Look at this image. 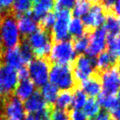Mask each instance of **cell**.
Instances as JSON below:
<instances>
[{"label":"cell","instance_id":"obj_39","mask_svg":"<svg viewBox=\"0 0 120 120\" xmlns=\"http://www.w3.org/2000/svg\"><path fill=\"white\" fill-rule=\"evenodd\" d=\"M17 74L18 78H19V80L21 79H29V74H28V70L26 67H22L21 69H20L19 70H17Z\"/></svg>","mask_w":120,"mask_h":120},{"label":"cell","instance_id":"obj_16","mask_svg":"<svg viewBox=\"0 0 120 120\" xmlns=\"http://www.w3.org/2000/svg\"><path fill=\"white\" fill-rule=\"evenodd\" d=\"M54 7V0H37L35 4H33L30 15L32 18L39 23L45 15L50 11H53Z\"/></svg>","mask_w":120,"mask_h":120},{"label":"cell","instance_id":"obj_34","mask_svg":"<svg viewBox=\"0 0 120 120\" xmlns=\"http://www.w3.org/2000/svg\"><path fill=\"white\" fill-rule=\"evenodd\" d=\"M51 120H68L69 114L67 110L55 109L50 114Z\"/></svg>","mask_w":120,"mask_h":120},{"label":"cell","instance_id":"obj_43","mask_svg":"<svg viewBox=\"0 0 120 120\" xmlns=\"http://www.w3.org/2000/svg\"><path fill=\"white\" fill-rule=\"evenodd\" d=\"M3 12H4V10L3 9V8L1 7V5H0V18H1V16H3Z\"/></svg>","mask_w":120,"mask_h":120},{"label":"cell","instance_id":"obj_6","mask_svg":"<svg viewBox=\"0 0 120 120\" xmlns=\"http://www.w3.org/2000/svg\"><path fill=\"white\" fill-rule=\"evenodd\" d=\"M55 11L56 20L51 30L52 39L55 42L70 40L68 26L72 19V12L67 9H59Z\"/></svg>","mask_w":120,"mask_h":120},{"label":"cell","instance_id":"obj_7","mask_svg":"<svg viewBox=\"0 0 120 120\" xmlns=\"http://www.w3.org/2000/svg\"><path fill=\"white\" fill-rule=\"evenodd\" d=\"M107 13L100 2L93 3L88 13L82 17L87 32L90 33L95 29L102 27L105 21Z\"/></svg>","mask_w":120,"mask_h":120},{"label":"cell","instance_id":"obj_17","mask_svg":"<svg viewBox=\"0 0 120 120\" xmlns=\"http://www.w3.org/2000/svg\"><path fill=\"white\" fill-rule=\"evenodd\" d=\"M81 90L90 98H95L99 96L102 92V87L99 79L95 76L89 78L82 81L81 84Z\"/></svg>","mask_w":120,"mask_h":120},{"label":"cell","instance_id":"obj_1","mask_svg":"<svg viewBox=\"0 0 120 120\" xmlns=\"http://www.w3.org/2000/svg\"><path fill=\"white\" fill-rule=\"evenodd\" d=\"M21 40L16 16L11 10L4 11L0 18V42L7 50L17 48Z\"/></svg>","mask_w":120,"mask_h":120},{"label":"cell","instance_id":"obj_42","mask_svg":"<svg viewBox=\"0 0 120 120\" xmlns=\"http://www.w3.org/2000/svg\"><path fill=\"white\" fill-rule=\"evenodd\" d=\"M3 106H4V99L0 96V111L3 109Z\"/></svg>","mask_w":120,"mask_h":120},{"label":"cell","instance_id":"obj_37","mask_svg":"<svg viewBox=\"0 0 120 120\" xmlns=\"http://www.w3.org/2000/svg\"><path fill=\"white\" fill-rule=\"evenodd\" d=\"M110 112V117L113 120H120V101Z\"/></svg>","mask_w":120,"mask_h":120},{"label":"cell","instance_id":"obj_27","mask_svg":"<svg viewBox=\"0 0 120 120\" xmlns=\"http://www.w3.org/2000/svg\"><path fill=\"white\" fill-rule=\"evenodd\" d=\"M91 4L92 3L91 0H77L75 6L72 8V15H73V16L76 18L83 17L88 13Z\"/></svg>","mask_w":120,"mask_h":120},{"label":"cell","instance_id":"obj_49","mask_svg":"<svg viewBox=\"0 0 120 120\" xmlns=\"http://www.w3.org/2000/svg\"><path fill=\"white\" fill-rule=\"evenodd\" d=\"M119 28H120V17H119Z\"/></svg>","mask_w":120,"mask_h":120},{"label":"cell","instance_id":"obj_23","mask_svg":"<svg viewBox=\"0 0 120 120\" xmlns=\"http://www.w3.org/2000/svg\"><path fill=\"white\" fill-rule=\"evenodd\" d=\"M98 102L100 108H104L105 110L111 111L119 103V100L118 96L115 95H110L101 92V94L98 96Z\"/></svg>","mask_w":120,"mask_h":120},{"label":"cell","instance_id":"obj_48","mask_svg":"<svg viewBox=\"0 0 120 120\" xmlns=\"http://www.w3.org/2000/svg\"><path fill=\"white\" fill-rule=\"evenodd\" d=\"M36 1H37V0H31L32 3H35V2H36Z\"/></svg>","mask_w":120,"mask_h":120},{"label":"cell","instance_id":"obj_47","mask_svg":"<svg viewBox=\"0 0 120 120\" xmlns=\"http://www.w3.org/2000/svg\"><path fill=\"white\" fill-rule=\"evenodd\" d=\"M0 120H4V119H3V115H2L1 114H0Z\"/></svg>","mask_w":120,"mask_h":120},{"label":"cell","instance_id":"obj_30","mask_svg":"<svg viewBox=\"0 0 120 120\" xmlns=\"http://www.w3.org/2000/svg\"><path fill=\"white\" fill-rule=\"evenodd\" d=\"M73 48L76 53L82 54L86 52L89 44V32L78 38H73Z\"/></svg>","mask_w":120,"mask_h":120},{"label":"cell","instance_id":"obj_22","mask_svg":"<svg viewBox=\"0 0 120 120\" xmlns=\"http://www.w3.org/2000/svg\"><path fill=\"white\" fill-rule=\"evenodd\" d=\"M58 94H59V90L50 82L43 86L40 90V95L47 104H54Z\"/></svg>","mask_w":120,"mask_h":120},{"label":"cell","instance_id":"obj_15","mask_svg":"<svg viewBox=\"0 0 120 120\" xmlns=\"http://www.w3.org/2000/svg\"><path fill=\"white\" fill-rule=\"evenodd\" d=\"M1 62L13 68L17 71L24 67L26 65L18 47L12 49H7L2 57Z\"/></svg>","mask_w":120,"mask_h":120},{"label":"cell","instance_id":"obj_41","mask_svg":"<svg viewBox=\"0 0 120 120\" xmlns=\"http://www.w3.org/2000/svg\"><path fill=\"white\" fill-rule=\"evenodd\" d=\"M48 119V115H38V114H28L24 120H42Z\"/></svg>","mask_w":120,"mask_h":120},{"label":"cell","instance_id":"obj_25","mask_svg":"<svg viewBox=\"0 0 120 120\" xmlns=\"http://www.w3.org/2000/svg\"><path fill=\"white\" fill-rule=\"evenodd\" d=\"M68 33L69 35L73 38L81 37L87 33L85 25L81 18L73 17L72 19H71L68 26Z\"/></svg>","mask_w":120,"mask_h":120},{"label":"cell","instance_id":"obj_10","mask_svg":"<svg viewBox=\"0 0 120 120\" xmlns=\"http://www.w3.org/2000/svg\"><path fill=\"white\" fill-rule=\"evenodd\" d=\"M3 110L4 120H24L26 116L22 101L16 96L5 98Z\"/></svg>","mask_w":120,"mask_h":120},{"label":"cell","instance_id":"obj_13","mask_svg":"<svg viewBox=\"0 0 120 120\" xmlns=\"http://www.w3.org/2000/svg\"><path fill=\"white\" fill-rule=\"evenodd\" d=\"M25 110L30 114L49 115L48 104L45 102L40 92H35L23 103Z\"/></svg>","mask_w":120,"mask_h":120},{"label":"cell","instance_id":"obj_2","mask_svg":"<svg viewBox=\"0 0 120 120\" xmlns=\"http://www.w3.org/2000/svg\"><path fill=\"white\" fill-rule=\"evenodd\" d=\"M49 82L58 90L70 91L75 87L76 79L70 65H53L50 66Z\"/></svg>","mask_w":120,"mask_h":120},{"label":"cell","instance_id":"obj_26","mask_svg":"<svg viewBox=\"0 0 120 120\" xmlns=\"http://www.w3.org/2000/svg\"><path fill=\"white\" fill-rule=\"evenodd\" d=\"M72 93L70 91H62L58 94L54 104L56 109L67 110L70 106H72Z\"/></svg>","mask_w":120,"mask_h":120},{"label":"cell","instance_id":"obj_28","mask_svg":"<svg viewBox=\"0 0 120 120\" xmlns=\"http://www.w3.org/2000/svg\"><path fill=\"white\" fill-rule=\"evenodd\" d=\"M82 112L87 118H93L100 112V106L98 101L95 98H88L82 108Z\"/></svg>","mask_w":120,"mask_h":120},{"label":"cell","instance_id":"obj_21","mask_svg":"<svg viewBox=\"0 0 120 120\" xmlns=\"http://www.w3.org/2000/svg\"><path fill=\"white\" fill-rule=\"evenodd\" d=\"M103 27L105 30L107 35H115L120 33L119 19L112 12L107 13L105 21H104Z\"/></svg>","mask_w":120,"mask_h":120},{"label":"cell","instance_id":"obj_44","mask_svg":"<svg viewBox=\"0 0 120 120\" xmlns=\"http://www.w3.org/2000/svg\"><path fill=\"white\" fill-rule=\"evenodd\" d=\"M102 0H91V2L93 3H99V2H101Z\"/></svg>","mask_w":120,"mask_h":120},{"label":"cell","instance_id":"obj_32","mask_svg":"<svg viewBox=\"0 0 120 120\" xmlns=\"http://www.w3.org/2000/svg\"><path fill=\"white\" fill-rule=\"evenodd\" d=\"M55 20H56L55 13L54 11H50L40 20V21L39 22L40 23V28L51 32L52 28L54 25Z\"/></svg>","mask_w":120,"mask_h":120},{"label":"cell","instance_id":"obj_45","mask_svg":"<svg viewBox=\"0 0 120 120\" xmlns=\"http://www.w3.org/2000/svg\"><path fill=\"white\" fill-rule=\"evenodd\" d=\"M118 98H119V101H120V89H119V92H118Z\"/></svg>","mask_w":120,"mask_h":120},{"label":"cell","instance_id":"obj_31","mask_svg":"<svg viewBox=\"0 0 120 120\" xmlns=\"http://www.w3.org/2000/svg\"><path fill=\"white\" fill-rule=\"evenodd\" d=\"M19 51L21 52V55L24 60L25 63L28 64L30 60L34 59V54L32 52V49L30 48V45L28 44L27 41L26 39H21L19 46Z\"/></svg>","mask_w":120,"mask_h":120},{"label":"cell","instance_id":"obj_40","mask_svg":"<svg viewBox=\"0 0 120 120\" xmlns=\"http://www.w3.org/2000/svg\"><path fill=\"white\" fill-rule=\"evenodd\" d=\"M110 12H112L113 14L115 15L116 16H118L120 17V0H117V1L114 3Z\"/></svg>","mask_w":120,"mask_h":120},{"label":"cell","instance_id":"obj_35","mask_svg":"<svg viewBox=\"0 0 120 120\" xmlns=\"http://www.w3.org/2000/svg\"><path fill=\"white\" fill-rule=\"evenodd\" d=\"M69 118L71 120H88V118L82 112V110H78V109H73L71 112Z\"/></svg>","mask_w":120,"mask_h":120},{"label":"cell","instance_id":"obj_8","mask_svg":"<svg viewBox=\"0 0 120 120\" xmlns=\"http://www.w3.org/2000/svg\"><path fill=\"white\" fill-rule=\"evenodd\" d=\"M107 48V33L104 27L95 29L89 33V44L86 53L87 56L94 59L104 52Z\"/></svg>","mask_w":120,"mask_h":120},{"label":"cell","instance_id":"obj_38","mask_svg":"<svg viewBox=\"0 0 120 120\" xmlns=\"http://www.w3.org/2000/svg\"><path fill=\"white\" fill-rule=\"evenodd\" d=\"M14 0H0V5L4 11H9L11 10Z\"/></svg>","mask_w":120,"mask_h":120},{"label":"cell","instance_id":"obj_5","mask_svg":"<svg viewBox=\"0 0 120 120\" xmlns=\"http://www.w3.org/2000/svg\"><path fill=\"white\" fill-rule=\"evenodd\" d=\"M50 65L46 58H34L28 63V74L35 87H42L49 82Z\"/></svg>","mask_w":120,"mask_h":120},{"label":"cell","instance_id":"obj_3","mask_svg":"<svg viewBox=\"0 0 120 120\" xmlns=\"http://www.w3.org/2000/svg\"><path fill=\"white\" fill-rule=\"evenodd\" d=\"M24 39L27 41L35 58H45L50 55L53 45L50 31L39 27L36 31Z\"/></svg>","mask_w":120,"mask_h":120},{"label":"cell","instance_id":"obj_19","mask_svg":"<svg viewBox=\"0 0 120 120\" xmlns=\"http://www.w3.org/2000/svg\"><path fill=\"white\" fill-rule=\"evenodd\" d=\"M33 8V3L31 0H14L11 11L16 18L22 15L30 14Z\"/></svg>","mask_w":120,"mask_h":120},{"label":"cell","instance_id":"obj_14","mask_svg":"<svg viewBox=\"0 0 120 120\" xmlns=\"http://www.w3.org/2000/svg\"><path fill=\"white\" fill-rule=\"evenodd\" d=\"M17 22L21 39L26 38L39 28V24L32 18L30 14L18 16L17 18Z\"/></svg>","mask_w":120,"mask_h":120},{"label":"cell","instance_id":"obj_36","mask_svg":"<svg viewBox=\"0 0 120 120\" xmlns=\"http://www.w3.org/2000/svg\"><path fill=\"white\" fill-rule=\"evenodd\" d=\"M91 120H113L110 117V114L106 111H100L95 117L91 118Z\"/></svg>","mask_w":120,"mask_h":120},{"label":"cell","instance_id":"obj_9","mask_svg":"<svg viewBox=\"0 0 120 120\" xmlns=\"http://www.w3.org/2000/svg\"><path fill=\"white\" fill-rule=\"evenodd\" d=\"M95 71V59L87 56V55H79L74 60V66L72 69L73 75L77 81H82L92 77Z\"/></svg>","mask_w":120,"mask_h":120},{"label":"cell","instance_id":"obj_24","mask_svg":"<svg viewBox=\"0 0 120 120\" xmlns=\"http://www.w3.org/2000/svg\"><path fill=\"white\" fill-rule=\"evenodd\" d=\"M107 48L108 52L116 60L120 59V33L115 35H107Z\"/></svg>","mask_w":120,"mask_h":120},{"label":"cell","instance_id":"obj_33","mask_svg":"<svg viewBox=\"0 0 120 120\" xmlns=\"http://www.w3.org/2000/svg\"><path fill=\"white\" fill-rule=\"evenodd\" d=\"M77 1V0H54L55 2L54 10L55 11L59 9L71 10L75 6Z\"/></svg>","mask_w":120,"mask_h":120},{"label":"cell","instance_id":"obj_29","mask_svg":"<svg viewBox=\"0 0 120 120\" xmlns=\"http://www.w3.org/2000/svg\"><path fill=\"white\" fill-rule=\"evenodd\" d=\"M87 96L82 92L81 89H77L72 93V106L74 109L82 110L84 105L87 101Z\"/></svg>","mask_w":120,"mask_h":120},{"label":"cell","instance_id":"obj_11","mask_svg":"<svg viewBox=\"0 0 120 120\" xmlns=\"http://www.w3.org/2000/svg\"><path fill=\"white\" fill-rule=\"evenodd\" d=\"M18 82L17 71L0 61V87L3 95H8L13 92Z\"/></svg>","mask_w":120,"mask_h":120},{"label":"cell","instance_id":"obj_4","mask_svg":"<svg viewBox=\"0 0 120 120\" xmlns=\"http://www.w3.org/2000/svg\"><path fill=\"white\" fill-rule=\"evenodd\" d=\"M50 60L54 65H70L77 58V53L71 40L56 42L52 45Z\"/></svg>","mask_w":120,"mask_h":120},{"label":"cell","instance_id":"obj_18","mask_svg":"<svg viewBox=\"0 0 120 120\" xmlns=\"http://www.w3.org/2000/svg\"><path fill=\"white\" fill-rule=\"evenodd\" d=\"M35 92V86L30 79L19 80L14 90L15 96L20 101H26Z\"/></svg>","mask_w":120,"mask_h":120},{"label":"cell","instance_id":"obj_50","mask_svg":"<svg viewBox=\"0 0 120 120\" xmlns=\"http://www.w3.org/2000/svg\"><path fill=\"white\" fill-rule=\"evenodd\" d=\"M42 120H49L48 119H42Z\"/></svg>","mask_w":120,"mask_h":120},{"label":"cell","instance_id":"obj_20","mask_svg":"<svg viewBox=\"0 0 120 120\" xmlns=\"http://www.w3.org/2000/svg\"><path fill=\"white\" fill-rule=\"evenodd\" d=\"M116 63V60L108 52H104L95 57V69L101 71H104L114 67Z\"/></svg>","mask_w":120,"mask_h":120},{"label":"cell","instance_id":"obj_12","mask_svg":"<svg viewBox=\"0 0 120 120\" xmlns=\"http://www.w3.org/2000/svg\"><path fill=\"white\" fill-rule=\"evenodd\" d=\"M99 82L104 93L115 95L120 89V74L117 68L112 67L100 74Z\"/></svg>","mask_w":120,"mask_h":120},{"label":"cell","instance_id":"obj_46","mask_svg":"<svg viewBox=\"0 0 120 120\" xmlns=\"http://www.w3.org/2000/svg\"><path fill=\"white\" fill-rule=\"evenodd\" d=\"M118 70H119V74H120V60H119V67H118Z\"/></svg>","mask_w":120,"mask_h":120}]
</instances>
